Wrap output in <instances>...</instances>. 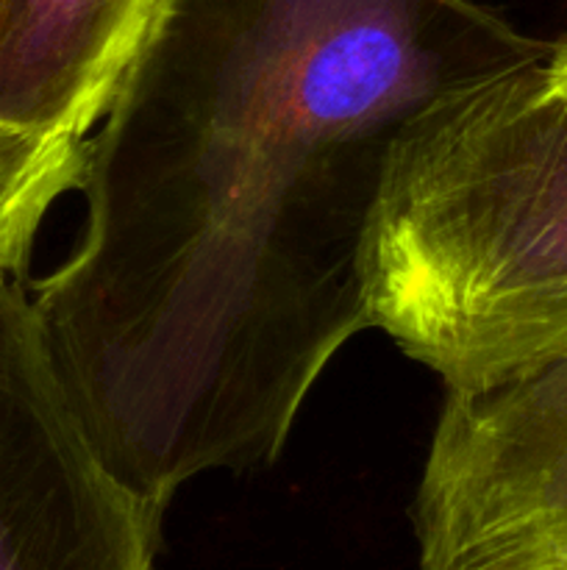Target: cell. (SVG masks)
Here are the masks:
<instances>
[{"label": "cell", "instance_id": "4", "mask_svg": "<svg viewBox=\"0 0 567 570\" xmlns=\"http://www.w3.org/2000/svg\"><path fill=\"white\" fill-rule=\"evenodd\" d=\"M411 527L415 570H567V360L445 393Z\"/></svg>", "mask_w": 567, "mask_h": 570}, {"label": "cell", "instance_id": "2", "mask_svg": "<svg viewBox=\"0 0 567 570\" xmlns=\"http://www.w3.org/2000/svg\"><path fill=\"white\" fill-rule=\"evenodd\" d=\"M545 56L428 109L378 200L370 328L445 393L567 360V95Z\"/></svg>", "mask_w": 567, "mask_h": 570}, {"label": "cell", "instance_id": "1", "mask_svg": "<svg viewBox=\"0 0 567 570\" xmlns=\"http://www.w3.org/2000/svg\"><path fill=\"white\" fill-rule=\"evenodd\" d=\"M548 50L481 0H159L87 142L81 234L31 295L111 471L167 512L276 462L370 328L400 139Z\"/></svg>", "mask_w": 567, "mask_h": 570}, {"label": "cell", "instance_id": "6", "mask_svg": "<svg viewBox=\"0 0 567 570\" xmlns=\"http://www.w3.org/2000/svg\"><path fill=\"white\" fill-rule=\"evenodd\" d=\"M545 67H548L550 81L567 95V37L561 42L550 45L548 56H545Z\"/></svg>", "mask_w": 567, "mask_h": 570}, {"label": "cell", "instance_id": "5", "mask_svg": "<svg viewBox=\"0 0 567 570\" xmlns=\"http://www.w3.org/2000/svg\"><path fill=\"white\" fill-rule=\"evenodd\" d=\"M159 0H0V209L31 245L78 189Z\"/></svg>", "mask_w": 567, "mask_h": 570}, {"label": "cell", "instance_id": "3", "mask_svg": "<svg viewBox=\"0 0 567 570\" xmlns=\"http://www.w3.org/2000/svg\"><path fill=\"white\" fill-rule=\"evenodd\" d=\"M161 521L78 415L26 278L0 276V570H159Z\"/></svg>", "mask_w": 567, "mask_h": 570}]
</instances>
